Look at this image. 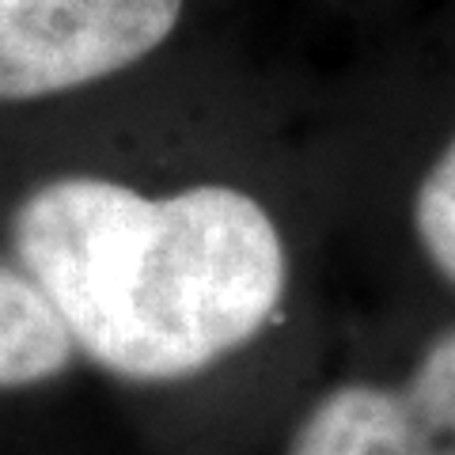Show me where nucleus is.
<instances>
[{
  "label": "nucleus",
  "mask_w": 455,
  "mask_h": 455,
  "mask_svg": "<svg viewBox=\"0 0 455 455\" xmlns=\"http://www.w3.org/2000/svg\"><path fill=\"white\" fill-rule=\"evenodd\" d=\"M12 251L84 357L133 383L187 379L243 349L289 277L266 205L220 182L148 197L53 179L16 209Z\"/></svg>",
  "instance_id": "obj_1"
},
{
  "label": "nucleus",
  "mask_w": 455,
  "mask_h": 455,
  "mask_svg": "<svg viewBox=\"0 0 455 455\" xmlns=\"http://www.w3.org/2000/svg\"><path fill=\"white\" fill-rule=\"evenodd\" d=\"M182 0H0V103L114 76L164 46Z\"/></svg>",
  "instance_id": "obj_2"
},
{
  "label": "nucleus",
  "mask_w": 455,
  "mask_h": 455,
  "mask_svg": "<svg viewBox=\"0 0 455 455\" xmlns=\"http://www.w3.org/2000/svg\"><path fill=\"white\" fill-rule=\"evenodd\" d=\"M289 455H440L403 387L341 383L323 395L296 429Z\"/></svg>",
  "instance_id": "obj_3"
},
{
  "label": "nucleus",
  "mask_w": 455,
  "mask_h": 455,
  "mask_svg": "<svg viewBox=\"0 0 455 455\" xmlns=\"http://www.w3.org/2000/svg\"><path fill=\"white\" fill-rule=\"evenodd\" d=\"M73 357L76 341L38 281L0 262V391L50 383Z\"/></svg>",
  "instance_id": "obj_4"
},
{
  "label": "nucleus",
  "mask_w": 455,
  "mask_h": 455,
  "mask_svg": "<svg viewBox=\"0 0 455 455\" xmlns=\"http://www.w3.org/2000/svg\"><path fill=\"white\" fill-rule=\"evenodd\" d=\"M398 387L433 448L455 455V326H444L425 341L421 357Z\"/></svg>",
  "instance_id": "obj_5"
},
{
  "label": "nucleus",
  "mask_w": 455,
  "mask_h": 455,
  "mask_svg": "<svg viewBox=\"0 0 455 455\" xmlns=\"http://www.w3.org/2000/svg\"><path fill=\"white\" fill-rule=\"evenodd\" d=\"M410 217L421 254L455 289V137L421 175Z\"/></svg>",
  "instance_id": "obj_6"
}]
</instances>
